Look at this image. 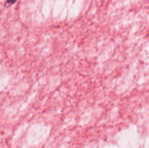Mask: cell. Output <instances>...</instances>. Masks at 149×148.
<instances>
[{
	"label": "cell",
	"mask_w": 149,
	"mask_h": 148,
	"mask_svg": "<svg viewBox=\"0 0 149 148\" xmlns=\"http://www.w3.org/2000/svg\"><path fill=\"white\" fill-rule=\"evenodd\" d=\"M17 1V0H7V1H6V4H5V6H8V5H11V4H14L15 1Z\"/></svg>",
	"instance_id": "cell-1"
}]
</instances>
